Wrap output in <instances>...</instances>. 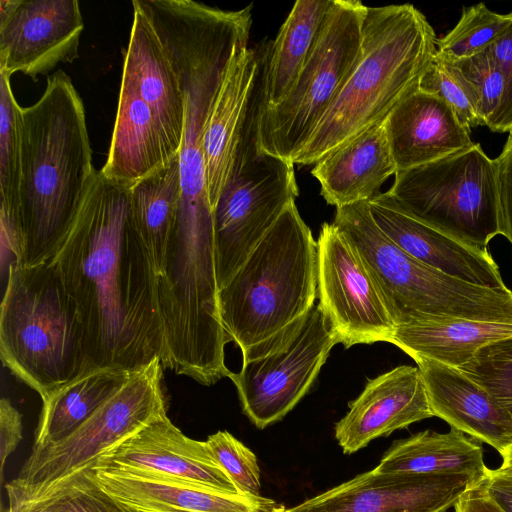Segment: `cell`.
I'll return each mask as SVG.
<instances>
[{
	"instance_id": "cell-1",
	"label": "cell",
	"mask_w": 512,
	"mask_h": 512,
	"mask_svg": "<svg viewBox=\"0 0 512 512\" xmlns=\"http://www.w3.org/2000/svg\"><path fill=\"white\" fill-rule=\"evenodd\" d=\"M130 187L98 170L49 263L85 331L87 371H139L164 355L158 277L130 213Z\"/></svg>"
},
{
	"instance_id": "cell-2",
	"label": "cell",
	"mask_w": 512,
	"mask_h": 512,
	"mask_svg": "<svg viewBox=\"0 0 512 512\" xmlns=\"http://www.w3.org/2000/svg\"><path fill=\"white\" fill-rule=\"evenodd\" d=\"M97 172L82 99L58 70L48 76L40 99L22 108L19 266L47 263L56 254Z\"/></svg>"
},
{
	"instance_id": "cell-3",
	"label": "cell",
	"mask_w": 512,
	"mask_h": 512,
	"mask_svg": "<svg viewBox=\"0 0 512 512\" xmlns=\"http://www.w3.org/2000/svg\"><path fill=\"white\" fill-rule=\"evenodd\" d=\"M437 39L426 17L412 4L367 6L360 57L293 164L314 165L383 122L418 89L436 54Z\"/></svg>"
},
{
	"instance_id": "cell-4",
	"label": "cell",
	"mask_w": 512,
	"mask_h": 512,
	"mask_svg": "<svg viewBox=\"0 0 512 512\" xmlns=\"http://www.w3.org/2000/svg\"><path fill=\"white\" fill-rule=\"evenodd\" d=\"M316 295L317 241L292 202L219 289L221 324L243 354L303 318Z\"/></svg>"
},
{
	"instance_id": "cell-5",
	"label": "cell",
	"mask_w": 512,
	"mask_h": 512,
	"mask_svg": "<svg viewBox=\"0 0 512 512\" xmlns=\"http://www.w3.org/2000/svg\"><path fill=\"white\" fill-rule=\"evenodd\" d=\"M0 356L42 401L87 371L83 324L49 262L10 266L1 303Z\"/></svg>"
},
{
	"instance_id": "cell-6",
	"label": "cell",
	"mask_w": 512,
	"mask_h": 512,
	"mask_svg": "<svg viewBox=\"0 0 512 512\" xmlns=\"http://www.w3.org/2000/svg\"><path fill=\"white\" fill-rule=\"evenodd\" d=\"M333 224L360 255L396 327L426 317L512 321V290L476 285L412 257L378 227L368 201L337 207Z\"/></svg>"
},
{
	"instance_id": "cell-7",
	"label": "cell",
	"mask_w": 512,
	"mask_h": 512,
	"mask_svg": "<svg viewBox=\"0 0 512 512\" xmlns=\"http://www.w3.org/2000/svg\"><path fill=\"white\" fill-rule=\"evenodd\" d=\"M366 9L357 0H333L315 49L288 95L269 109H260L257 100L259 152L293 163L360 57Z\"/></svg>"
},
{
	"instance_id": "cell-8",
	"label": "cell",
	"mask_w": 512,
	"mask_h": 512,
	"mask_svg": "<svg viewBox=\"0 0 512 512\" xmlns=\"http://www.w3.org/2000/svg\"><path fill=\"white\" fill-rule=\"evenodd\" d=\"M384 195L407 214L479 248L500 234L497 165L479 143L397 171Z\"/></svg>"
},
{
	"instance_id": "cell-9",
	"label": "cell",
	"mask_w": 512,
	"mask_h": 512,
	"mask_svg": "<svg viewBox=\"0 0 512 512\" xmlns=\"http://www.w3.org/2000/svg\"><path fill=\"white\" fill-rule=\"evenodd\" d=\"M298 195L294 164L257 150L252 106L229 179L212 210L219 289Z\"/></svg>"
},
{
	"instance_id": "cell-10",
	"label": "cell",
	"mask_w": 512,
	"mask_h": 512,
	"mask_svg": "<svg viewBox=\"0 0 512 512\" xmlns=\"http://www.w3.org/2000/svg\"><path fill=\"white\" fill-rule=\"evenodd\" d=\"M163 369L161 359L155 358L68 436L32 448L18 476L6 486L9 504L93 466L107 450L166 416Z\"/></svg>"
},
{
	"instance_id": "cell-11",
	"label": "cell",
	"mask_w": 512,
	"mask_h": 512,
	"mask_svg": "<svg viewBox=\"0 0 512 512\" xmlns=\"http://www.w3.org/2000/svg\"><path fill=\"white\" fill-rule=\"evenodd\" d=\"M337 343L317 305L283 333L243 353L240 371L229 378L250 421L263 429L291 411Z\"/></svg>"
},
{
	"instance_id": "cell-12",
	"label": "cell",
	"mask_w": 512,
	"mask_h": 512,
	"mask_svg": "<svg viewBox=\"0 0 512 512\" xmlns=\"http://www.w3.org/2000/svg\"><path fill=\"white\" fill-rule=\"evenodd\" d=\"M318 306L337 342H391L395 324L360 255L332 223L321 226L317 239Z\"/></svg>"
},
{
	"instance_id": "cell-13",
	"label": "cell",
	"mask_w": 512,
	"mask_h": 512,
	"mask_svg": "<svg viewBox=\"0 0 512 512\" xmlns=\"http://www.w3.org/2000/svg\"><path fill=\"white\" fill-rule=\"evenodd\" d=\"M83 27L76 0H0V73L36 80L73 62Z\"/></svg>"
},
{
	"instance_id": "cell-14",
	"label": "cell",
	"mask_w": 512,
	"mask_h": 512,
	"mask_svg": "<svg viewBox=\"0 0 512 512\" xmlns=\"http://www.w3.org/2000/svg\"><path fill=\"white\" fill-rule=\"evenodd\" d=\"M482 479L467 474L364 472L285 512H447Z\"/></svg>"
},
{
	"instance_id": "cell-15",
	"label": "cell",
	"mask_w": 512,
	"mask_h": 512,
	"mask_svg": "<svg viewBox=\"0 0 512 512\" xmlns=\"http://www.w3.org/2000/svg\"><path fill=\"white\" fill-rule=\"evenodd\" d=\"M94 465L140 470L213 491L241 494L206 441L189 438L167 415L107 450Z\"/></svg>"
},
{
	"instance_id": "cell-16",
	"label": "cell",
	"mask_w": 512,
	"mask_h": 512,
	"mask_svg": "<svg viewBox=\"0 0 512 512\" xmlns=\"http://www.w3.org/2000/svg\"><path fill=\"white\" fill-rule=\"evenodd\" d=\"M434 417L418 367L401 365L370 379L349 411L335 425V438L346 454L372 440Z\"/></svg>"
},
{
	"instance_id": "cell-17",
	"label": "cell",
	"mask_w": 512,
	"mask_h": 512,
	"mask_svg": "<svg viewBox=\"0 0 512 512\" xmlns=\"http://www.w3.org/2000/svg\"><path fill=\"white\" fill-rule=\"evenodd\" d=\"M266 47L237 52L210 112L204 137L207 193L211 209L224 189L259 89Z\"/></svg>"
},
{
	"instance_id": "cell-18",
	"label": "cell",
	"mask_w": 512,
	"mask_h": 512,
	"mask_svg": "<svg viewBox=\"0 0 512 512\" xmlns=\"http://www.w3.org/2000/svg\"><path fill=\"white\" fill-rule=\"evenodd\" d=\"M378 227L417 260L461 280L505 287L499 266L488 249L466 243L395 206L384 193L368 201Z\"/></svg>"
},
{
	"instance_id": "cell-19",
	"label": "cell",
	"mask_w": 512,
	"mask_h": 512,
	"mask_svg": "<svg viewBox=\"0 0 512 512\" xmlns=\"http://www.w3.org/2000/svg\"><path fill=\"white\" fill-rule=\"evenodd\" d=\"M88 469L102 490L134 512H269L276 507L262 496L222 493L140 470Z\"/></svg>"
},
{
	"instance_id": "cell-20",
	"label": "cell",
	"mask_w": 512,
	"mask_h": 512,
	"mask_svg": "<svg viewBox=\"0 0 512 512\" xmlns=\"http://www.w3.org/2000/svg\"><path fill=\"white\" fill-rule=\"evenodd\" d=\"M414 361L434 416L500 455L512 445V416L482 385L456 367L428 358Z\"/></svg>"
},
{
	"instance_id": "cell-21",
	"label": "cell",
	"mask_w": 512,
	"mask_h": 512,
	"mask_svg": "<svg viewBox=\"0 0 512 512\" xmlns=\"http://www.w3.org/2000/svg\"><path fill=\"white\" fill-rule=\"evenodd\" d=\"M397 171L421 166L472 146L471 131L439 97L415 90L385 119Z\"/></svg>"
},
{
	"instance_id": "cell-22",
	"label": "cell",
	"mask_w": 512,
	"mask_h": 512,
	"mask_svg": "<svg viewBox=\"0 0 512 512\" xmlns=\"http://www.w3.org/2000/svg\"><path fill=\"white\" fill-rule=\"evenodd\" d=\"M132 5L133 22L122 75L151 108L172 150L179 154L185 122L179 78L150 20L134 2Z\"/></svg>"
},
{
	"instance_id": "cell-23",
	"label": "cell",
	"mask_w": 512,
	"mask_h": 512,
	"mask_svg": "<svg viewBox=\"0 0 512 512\" xmlns=\"http://www.w3.org/2000/svg\"><path fill=\"white\" fill-rule=\"evenodd\" d=\"M151 108L122 75L115 124L102 175L131 187L175 156Z\"/></svg>"
},
{
	"instance_id": "cell-24",
	"label": "cell",
	"mask_w": 512,
	"mask_h": 512,
	"mask_svg": "<svg viewBox=\"0 0 512 512\" xmlns=\"http://www.w3.org/2000/svg\"><path fill=\"white\" fill-rule=\"evenodd\" d=\"M396 172L385 120L325 155L311 170L321 195L336 208L369 201Z\"/></svg>"
},
{
	"instance_id": "cell-25",
	"label": "cell",
	"mask_w": 512,
	"mask_h": 512,
	"mask_svg": "<svg viewBox=\"0 0 512 512\" xmlns=\"http://www.w3.org/2000/svg\"><path fill=\"white\" fill-rule=\"evenodd\" d=\"M512 338V321L426 317L395 328L391 342L413 360L432 359L456 368L482 348Z\"/></svg>"
},
{
	"instance_id": "cell-26",
	"label": "cell",
	"mask_w": 512,
	"mask_h": 512,
	"mask_svg": "<svg viewBox=\"0 0 512 512\" xmlns=\"http://www.w3.org/2000/svg\"><path fill=\"white\" fill-rule=\"evenodd\" d=\"M333 0H297L266 47L260 109L278 105L291 91L318 42Z\"/></svg>"
},
{
	"instance_id": "cell-27",
	"label": "cell",
	"mask_w": 512,
	"mask_h": 512,
	"mask_svg": "<svg viewBox=\"0 0 512 512\" xmlns=\"http://www.w3.org/2000/svg\"><path fill=\"white\" fill-rule=\"evenodd\" d=\"M375 469L412 474H467L483 479L488 467L481 445L451 428L447 433L425 430L395 442Z\"/></svg>"
},
{
	"instance_id": "cell-28",
	"label": "cell",
	"mask_w": 512,
	"mask_h": 512,
	"mask_svg": "<svg viewBox=\"0 0 512 512\" xmlns=\"http://www.w3.org/2000/svg\"><path fill=\"white\" fill-rule=\"evenodd\" d=\"M136 372L114 367L96 368L81 373L54 392L43 401L33 448L54 444L68 436Z\"/></svg>"
},
{
	"instance_id": "cell-29",
	"label": "cell",
	"mask_w": 512,
	"mask_h": 512,
	"mask_svg": "<svg viewBox=\"0 0 512 512\" xmlns=\"http://www.w3.org/2000/svg\"><path fill=\"white\" fill-rule=\"evenodd\" d=\"M129 196L132 220L159 277L182 197L179 155L133 184Z\"/></svg>"
},
{
	"instance_id": "cell-30",
	"label": "cell",
	"mask_w": 512,
	"mask_h": 512,
	"mask_svg": "<svg viewBox=\"0 0 512 512\" xmlns=\"http://www.w3.org/2000/svg\"><path fill=\"white\" fill-rule=\"evenodd\" d=\"M438 58L468 94L481 125L487 126L492 132H512L507 81L491 56L489 47L458 60Z\"/></svg>"
},
{
	"instance_id": "cell-31",
	"label": "cell",
	"mask_w": 512,
	"mask_h": 512,
	"mask_svg": "<svg viewBox=\"0 0 512 512\" xmlns=\"http://www.w3.org/2000/svg\"><path fill=\"white\" fill-rule=\"evenodd\" d=\"M6 512H134L115 500L92 478L88 467L13 504Z\"/></svg>"
},
{
	"instance_id": "cell-32",
	"label": "cell",
	"mask_w": 512,
	"mask_h": 512,
	"mask_svg": "<svg viewBox=\"0 0 512 512\" xmlns=\"http://www.w3.org/2000/svg\"><path fill=\"white\" fill-rule=\"evenodd\" d=\"M9 79V76L0 73V207L18 219L22 165V107L14 97Z\"/></svg>"
},
{
	"instance_id": "cell-33",
	"label": "cell",
	"mask_w": 512,
	"mask_h": 512,
	"mask_svg": "<svg viewBox=\"0 0 512 512\" xmlns=\"http://www.w3.org/2000/svg\"><path fill=\"white\" fill-rule=\"evenodd\" d=\"M509 14L491 11L484 3L463 8L458 23L437 39L436 55L443 60H458L489 47L510 21Z\"/></svg>"
},
{
	"instance_id": "cell-34",
	"label": "cell",
	"mask_w": 512,
	"mask_h": 512,
	"mask_svg": "<svg viewBox=\"0 0 512 512\" xmlns=\"http://www.w3.org/2000/svg\"><path fill=\"white\" fill-rule=\"evenodd\" d=\"M458 369L482 385L512 416V338L482 348Z\"/></svg>"
},
{
	"instance_id": "cell-35",
	"label": "cell",
	"mask_w": 512,
	"mask_h": 512,
	"mask_svg": "<svg viewBox=\"0 0 512 512\" xmlns=\"http://www.w3.org/2000/svg\"><path fill=\"white\" fill-rule=\"evenodd\" d=\"M208 448L241 494L260 496V469L255 454L227 431L210 435Z\"/></svg>"
},
{
	"instance_id": "cell-36",
	"label": "cell",
	"mask_w": 512,
	"mask_h": 512,
	"mask_svg": "<svg viewBox=\"0 0 512 512\" xmlns=\"http://www.w3.org/2000/svg\"><path fill=\"white\" fill-rule=\"evenodd\" d=\"M418 89L448 104L468 130L481 125L468 94L436 54L421 76Z\"/></svg>"
},
{
	"instance_id": "cell-37",
	"label": "cell",
	"mask_w": 512,
	"mask_h": 512,
	"mask_svg": "<svg viewBox=\"0 0 512 512\" xmlns=\"http://www.w3.org/2000/svg\"><path fill=\"white\" fill-rule=\"evenodd\" d=\"M497 165V188L500 235L512 244V132L500 155Z\"/></svg>"
},
{
	"instance_id": "cell-38",
	"label": "cell",
	"mask_w": 512,
	"mask_h": 512,
	"mask_svg": "<svg viewBox=\"0 0 512 512\" xmlns=\"http://www.w3.org/2000/svg\"><path fill=\"white\" fill-rule=\"evenodd\" d=\"M22 415L7 398L0 401V473L3 480L6 460L22 439Z\"/></svg>"
},
{
	"instance_id": "cell-39",
	"label": "cell",
	"mask_w": 512,
	"mask_h": 512,
	"mask_svg": "<svg viewBox=\"0 0 512 512\" xmlns=\"http://www.w3.org/2000/svg\"><path fill=\"white\" fill-rule=\"evenodd\" d=\"M480 484L502 511L512 512V472L488 468Z\"/></svg>"
},
{
	"instance_id": "cell-40",
	"label": "cell",
	"mask_w": 512,
	"mask_h": 512,
	"mask_svg": "<svg viewBox=\"0 0 512 512\" xmlns=\"http://www.w3.org/2000/svg\"><path fill=\"white\" fill-rule=\"evenodd\" d=\"M510 15L508 25L489 46V51L505 75L512 108V12Z\"/></svg>"
},
{
	"instance_id": "cell-41",
	"label": "cell",
	"mask_w": 512,
	"mask_h": 512,
	"mask_svg": "<svg viewBox=\"0 0 512 512\" xmlns=\"http://www.w3.org/2000/svg\"><path fill=\"white\" fill-rule=\"evenodd\" d=\"M480 482L461 496L454 505L455 512H504L486 495Z\"/></svg>"
},
{
	"instance_id": "cell-42",
	"label": "cell",
	"mask_w": 512,
	"mask_h": 512,
	"mask_svg": "<svg viewBox=\"0 0 512 512\" xmlns=\"http://www.w3.org/2000/svg\"><path fill=\"white\" fill-rule=\"evenodd\" d=\"M501 456L502 464L500 468L512 472V445Z\"/></svg>"
},
{
	"instance_id": "cell-43",
	"label": "cell",
	"mask_w": 512,
	"mask_h": 512,
	"mask_svg": "<svg viewBox=\"0 0 512 512\" xmlns=\"http://www.w3.org/2000/svg\"><path fill=\"white\" fill-rule=\"evenodd\" d=\"M286 508H284L283 506H279V507H274L271 511L269 512H285Z\"/></svg>"
}]
</instances>
